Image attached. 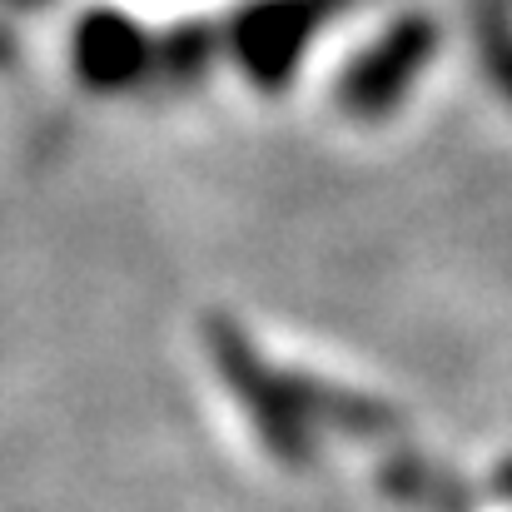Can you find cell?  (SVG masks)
<instances>
[{
  "label": "cell",
  "mask_w": 512,
  "mask_h": 512,
  "mask_svg": "<svg viewBox=\"0 0 512 512\" xmlns=\"http://www.w3.org/2000/svg\"><path fill=\"white\" fill-rule=\"evenodd\" d=\"M209 353L219 363V378L234 388L249 423L259 428L264 448L289 468L314 458V428L319 423H334V428H348V433H393L398 428V418L383 413L378 403L348 398V393L324 388L314 378L274 373L269 363H259V353L244 343V334L234 324H219V319L209 324Z\"/></svg>",
  "instance_id": "cell-1"
},
{
  "label": "cell",
  "mask_w": 512,
  "mask_h": 512,
  "mask_svg": "<svg viewBox=\"0 0 512 512\" xmlns=\"http://www.w3.org/2000/svg\"><path fill=\"white\" fill-rule=\"evenodd\" d=\"M438 20L433 15H403L393 20L348 70L339 75V105L353 120H383L393 115L408 90L418 85V75L433 65L438 55Z\"/></svg>",
  "instance_id": "cell-2"
},
{
  "label": "cell",
  "mask_w": 512,
  "mask_h": 512,
  "mask_svg": "<svg viewBox=\"0 0 512 512\" xmlns=\"http://www.w3.org/2000/svg\"><path fill=\"white\" fill-rule=\"evenodd\" d=\"M339 5L343 0H264V5H254L234 25L239 60L249 65V75L259 85H279Z\"/></svg>",
  "instance_id": "cell-3"
},
{
  "label": "cell",
  "mask_w": 512,
  "mask_h": 512,
  "mask_svg": "<svg viewBox=\"0 0 512 512\" xmlns=\"http://www.w3.org/2000/svg\"><path fill=\"white\" fill-rule=\"evenodd\" d=\"M383 488H388L393 498H403V503H413V508H423V512H463L468 508V493H463L453 478H443L438 468L413 463V458L388 463V468H383Z\"/></svg>",
  "instance_id": "cell-4"
},
{
  "label": "cell",
  "mask_w": 512,
  "mask_h": 512,
  "mask_svg": "<svg viewBox=\"0 0 512 512\" xmlns=\"http://www.w3.org/2000/svg\"><path fill=\"white\" fill-rule=\"evenodd\" d=\"M488 45H493L488 55H493V65H498V75H503V85H508V90H512V35H508V30H503V35H493Z\"/></svg>",
  "instance_id": "cell-5"
},
{
  "label": "cell",
  "mask_w": 512,
  "mask_h": 512,
  "mask_svg": "<svg viewBox=\"0 0 512 512\" xmlns=\"http://www.w3.org/2000/svg\"><path fill=\"white\" fill-rule=\"evenodd\" d=\"M498 488L512 498V463H503V468H498Z\"/></svg>",
  "instance_id": "cell-6"
}]
</instances>
